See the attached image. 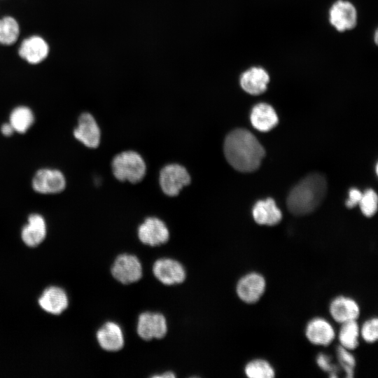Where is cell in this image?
Listing matches in <instances>:
<instances>
[{
    "instance_id": "obj_1",
    "label": "cell",
    "mask_w": 378,
    "mask_h": 378,
    "mask_svg": "<svg viewBox=\"0 0 378 378\" xmlns=\"http://www.w3.org/2000/svg\"><path fill=\"white\" fill-rule=\"evenodd\" d=\"M224 154L228 163L242 172L255 171L265 155L256 137L244 129L230 132L224 142Z\"/></svg>"
},
{
    "instance_id": "obj_2",
    "label": "cell",
    "mask_w": 378,
    "mask_h": 378,
    "mask_svg": "<svg viewBox=\"0 0 378 378\" xmlns=\"http://www.w3.org/2000/svg\"><path fill=\"white\" fill-rule=\"evenodd\" d=\"M326 189V181L321 174L307 176L290 190L286 201L288 210L297 216L311 213L322 202Z\"/></svg>"
},
{
    "instance_id": "obj_3",
    "label": "cell",
    "mask_w": 378,
    "mask_h": 378,
    "mask_svg": "<svg viewBox=\"0 0 378 378\" xmlns=\"http://www.w3.org/2000/svg\"><path fill=\"white\" fill-rule=\"evenodd\" d=\"M15 52L19 59L25 64L38 66L49 59L52 45L43 34L30 32L21 37L15 46Z\"/></svg>"
},
{
    "instance_id": "obj_4",
    "label": "cell",
    "mask_w": 378,
    "mask_h": 378,
    "mask_svg": "<svg viewBox=\"0 0 378 378\" xmlns=\"http://www.w3.org/2000/svg\"><path fill=\"white\" fill-rule=\"evenodd\" d=\"M111 165L113 175L118 180H127L132 183L141 181L146 170L142 157L132 150L118 154L113 158Z\"/></svg>"
},
{
    "instance_id": "obj_5",
    "label": "cell",
    "mask_w": 378,
    "mask_h": 378,
    "mask_svg": "<svg viewBox=\"0 0 378 378\" xmlns=\"http://www.w3.org/2000/svg\"><path fill=\"white\" fill-rule=\"evenodd\" d=\"M67 180L64 172L53 167H41L34 174L31 180L32 190L43 195H58L64 192Z\"/></svg>"
},
{
    "instance_id": "obj_6",
    "label": "cell",
    "mask_w": 378,
    "mask_h": 378,
    "mask_svg": "<svg viewBox=\"0 0 378 378\" xmlns=\"http://www.w3.org/2000/svg\"><path fill=\"white\" fill-rule=\"evenodd\" d=\"M190 177L185 167L178 164L164 166L160 174V184L164 194L173 197L190 183Z\"/></svg>"
},
{
    "instance_id": "obj_7",
    "label": "cell",
    "mask_w": 378,
    "mask_h": 378,
    "mask_svg": "<svg viewBox=\"0 0 378 378\" xmlns=\"http://www.w3.org/2000/svg\"><path fill=\"white\" fill-rule=\"evenodd\" d=\"M113 276L123 284L139 281L142 276V266L136 256L131 254L119 255L111 267Z\"/></svg>"
},
{
    "instance_id": "obj_8",
    "label": "cell",
    "mask_w": 378,
    "mask_h": 378,
    "mask_svg": "<svg viewBox=\"0 0 378 378\" xmlns=\"http://www.w3.org/2000/svg\"><path fill=\"white\" fill-rule=\"evenodd\" d=\"M74 137L85 147L96 148L101 139L99 127L94 116L88 112L81 113L77 119V125L73 130Z\"/></svg>"
},
{
    "instance_id": "obj_9",
    "label": "cell",
    "mask_w": 378,
    "mask_h": 378,
    "mask_svg": "<svg viewBox=\"0 0 378 378\" xmlns=\"http://www.w3.org/2000/svg\"><path fill=\"white\" fill-rule=\"evenodd\" d=\"M136 330L145 340L162 338L167 331L166 318L160 313L144 312L139 316Z\"/></svg>"
},
{
    "instance_id": "obj_10",
    "label": "cell",
    "mask_w": 378,
    "mask_h": 378,
    "mask_svg": "<svg viewBox=\"0 0 378 378\" xmlns=\"http://www.w3.org/2000/svg\"><path fill=\"white\" fill-rule=\"evenodd\" d=\"M330 23L340 32L354 29L357 24V11L349 1L338 0L329 10Z\"/></svg>"
},
{
    "instance_id": "obj_11",
    "label": "cell",
    "mask_w": 378,
    "mask_h": 378,
    "mask_svg": "<svg viewBox=\"0 0 378 378\" xmlns=\"http://www.w3.org/2000/svg\"><path fill=\"white\" fill-rule=\"evenodd\" d=\"M265 278L258 273L251 272L239 279L236 290L242 301L252 304L259 300L265 290Z\"/></svg>"
},
{
    "instance_id": "obj_12",
    "label": "cell",
    "mask_w": 378,
    "mask_h": 378,
    "mask_svg": "<svg viewBox=\"0 0 378 378\" xmlns=\"http://www.w3.org/2000/svg\"><path fill=\"white\" fill-rule=\"evenodd\" d=\"M138 237L143 244L155 246L167 242L169 233L163 221L158 218L149 217L139 225Z\"/></svg>"
},
{
    "instance_id": "obj_13",
    "label": "cell",
    "mask_w": 378,
    "mask_h": 378,
    "mask_svg": "<svg viewBox=\"0 0 378 378\" xmlns=\"http://www.w3.org/2000/svg\"><path fill=\"white\" fill-rule=\"evenodd\" d=\"M155 276L165 285L182 283L186 274L183 266L177 260L171 258H160L153 266Z\"/></svg>"
},
{
    "instance_id": "obj_14",
    "label": "cell",
    "mask_w": 378,
    "mask_h": 378,
    "mask_svg": "<svg viewBox=\"0 0 378 378\" xmlns=\"http://www.w3.org/2000/svg\"><path fill=\"white\" fill-rule=\"evenodd\" d=\"M22 34V27L17 16L10 13L0 14V47L14 48Z\"/></svg>"
},
{
    "instance_id": "obj_15",
    "label": "cell",
    "mask_w": 378,
    "mask_h": 378,
    "mask_svg": "<svg viewBox=\"0 0 378 378\" xmlns=\"http://www.w3.org/2000/svg\"><path fill=\"white\" fill-rule=\"evenodd\" d=\"M47 234L45 218L40 214L32 213L27 217V223L21 230L23 242L29 247H35L42 243Z\"/></svg>"
},
{
    "instance_id": "obj_16",
    "label": "cell",
    "mask_w": 378,
    "mask_h": 378,
    "mask_svg": "<svg viewBox=\"0 0 378 378\" xmlns=\"http://www.w3.org/2000/svg\"><path fill=\"white\" fill-rule=\"evenodd\" d=\"M269 82L268 73L261 67H251L245 71L240 77L241 88L252 95H258L265 92Z\"/></svg>"
},
{
    "instance_id": "obj_17",
    "label": "cell",
    "mask_w": 378,
    "mask_h": 378,
    "mask_svg": "<svg viewBox=\"0 0 378 378\" xmlns=\"http://www.w3.org/2000/svg\"><path fill=\"white\" fill-rule=\"evenodd\" d=\"M305 335L310 342L322 346L329 345L335 337L333 327L322 318L311 320L307 325Z\"/></svg>"
},
{
    "instance_id": "obj_18",
    "label": "cell",
    "mask_w": 378,
    "mask_h": 378,
    "mask_svg": "<svg viewBox=\"0 0 378 378\" xmlns=\"http://www.w3.org/2000/svg\"><path fill=\"white\" fill-rule=\"evenodd\" d=\"M97 339L100 346L108 351L120 350L124 345L121 328L114 322H106L97 331Z\"/></svg>"
},
{
    "instance_id": "obj_19",
    "label": "cell",
    "mask_w": 378,
    "mask_h": 378,
    "mask_svg": "<svg viewBox=\"0 0 378 378\" xmlns=\"http://www.w3.org/2000/svg\"><path fill=\"white\" fill-rule=\"evenodd\" d=\"M330 313L335 321L343 323L356 320L360 314V308L354 300L339 296L331 302Z\"/></svg>"
},
{
    "instance_id": "obj_20",
    "label": "cell",
    "mask_w": 378,
    "mask_h": 378,
    "mask_svg": "<svg viewBox=\"0 0 378 378\" xmlns=\"http://www.w3.org/2000/svg\"><path fill=\"white\" fill-rule=\"evenodd\" d=\"M38 304L46 312L58 315L67 308L69 300L63 289L51 286L43 291L38 299Z\"/></svg>"
},
{
    "instance_id": "obj_21",
    "label": "cell",
    "mask_w": 378,
    "mask_h": 378,
    "mask_svg": "<svg viewBox=\"0 0 378 378\" xmlns=\"http://www.w3.org/2000/svg\"><path fill=\"white\" fill-rule=\"evenodd\" d=\"M250 118L253 126L261 132L271 130L279 122L274 109L266 103L255 105L251 111Z\"/></svg>"
},
{
    "instance_id": "obj_22",
    "label": "cell",
    "mask_w": 378,
    "mask_h": 378,
    "mask_svg": "<svg viewBox=\"0 0 378 378\" xmlns=\"http://www.w3.org/2000/svg\"><path fill=\"white\" fill-rule=\"evenodd\" d=\"M253 217L260 225H274L282 218V214L272 198L260 200L254 205Z\"/></svg>"
},
{
    "instance_id": "obj_23",
    "label": "cell",
    "mask_w": 378,
    "mask_h": 378,
    "mask_svg": "<svg viewBox=\"0 0 378 378\" xmlns=\"http://www.w3.org/2000/svg\"><path fill=\"white\" fill-rule=\"evenodd\" d=\"M35 120L32 108L25 104H19L10 111L8 122L13 127L15 133L24 134L32 127Z\"/></svg>"
},
{
    "instance_id": "obj_24",
    "label": "cell",
    "mask_w": 378,
    "mask_h": 378,
    "mask_svg": "<svg viewBox=\"0 0 378 378\" xmlns=\"http://www.w3.org/2000/svg\"><path fill=\"white\" fill-rule=\"evenodd\" d=\"M339 332V340L342 347L353 350L358 346L360 329L356 321H351L342 323Z\"/></svg>"
},
{
    "instance_id": "obj_25",
    "label": "cell",
    "mask_w": 378,
    "mask_h": 378,
    "mask_svg": "<svg viewBox=\"0 0 378 378\" xmlns=\"http://www.w3.org/2000/svg\"><path fill=\"white\" fill-rule=\"evenodd\" d=\"M244 372L250 378H272L275 374L272 366L262 359L248 362L244 368Z\"/></svg>"
},
{
    "instance_id": "obj_26",
    "label": "cell",
    "mask_w": 378,
    "mask_h": 378,
    "mask_svg": "<svg viewBox=\"0 0 378 378\" xmlns=\"http://www.w3.org/2000/svg\"><path fill=\"white\" fill-rule=\"evenodd\" d=\"M362 213L367 217L374 215L377 210V195L372 189L367 190L362 194L358 203Z\"/></svg>"
},
{
    "instance_id": "obj_27",
    "label": "cell",
    "mask_w": 378,
    "mask_h": 378,
    "mask_svg": "<svg viewBox=\"0 0 378 378\" xmlns=\"http://www.w3.org/2000/svg\"><path fill=\"white\" fill-rule=\"evenodd\" d=\"M337 354L339 362L345 371L346 377L351 378L354 376V368L356 365V360L349 350L340 346L337 349Z\"/></svg>"
},
{
    "instance_id": "obj_28",
    "label": "cell",
    "mask_w": 378,
    "mask_h": 378,
    "mask_svg": "<svg viewBox=\"0 0 378 378\" xmlns=\"http://www.w3.org/2000/svg\"><path fill=\"white\" fill-rule=\"evenodd\" d=\"M360 333L363 339L369 343L374 342L378 338V320L373 318L366 321L361 329Z\"/></svg>"
},
{
    "instance_id": "obj_29",
    "label": "cell",
    "mask_w": 378,
    "mask_h": 378,
    "mask_svg": "<svg viewBox=\"0 0 378 378\" xmlns=\"http://www.w3.org/2000/svg\"><path fill=\"white\" fill-rule=\"evenodd\" d=\"M316 363L321 369L326 372H330L332 377H336L335 373L338 368L331 364L330 358L328 355L324 354H318L316 358Z\"/></svg>"
},
{
    "instance_id": "obj_30",
    "label": "cell",
    "mask_w": 378,
    "mask_h": 378,
    "mask_svg": "<svg viewBox=\"0 0 378 378\" xmlns=\"http://www.w3.org/2000/svg\"><path fill=\"white\" fill-rule=\"evenodd\" d=\"M362 192L356 188H352L349 191V197L346 202V206L351 209L358 204L362 197Z\"/></svg>"
},
{
    "instance_id": "obj_31",
    "label": "cell",
    "mask_w": 378,
    "mask_h": 378,
    "mask_svg": "<svg viewBox=\"0 0 378 378\" xmlns=\"http://www.w3.org/2000/svg\"><path fill=\"white\" fill-rule=\"evenodd\" d=\"M0 132L5 137H10L15 134V131L8 122H4L0 126Z\"/></svg>"
},
{
    "instance_id": "obj_32",
    "label": "cell",
    "mask_w": 378,
    "mask_h": 378,
    "mask_svg": "<svg viewBox=\"0 0 378 378\" xmlns=\"http://www.w3.org/2000/svg\"><path fill=\"white\" fill-rule=\"evenodd\" d=\"M154 377H174L175 374L173 372H167L162 374L153 376Z\"/></svg>"
},
{
    "instance_id": "obj_33",
    "label": "cell",
    "mask_w": 378,
    "mask_h": 378,
    "mask_svg": "<svg viewBox=\"0 0 378 378\" xmlns=\"http://www.w3.org/2000/svg\"><path fill=\"white\" fill-rule=\"evenodd\" d=\"M374 39V43L376 44H377V42H378V31H377V30L375 31Z\"/></svg>"
},
{
    "instance_id": "obj_34",
    "label": "cell",
    "mask_w": 378,
    "mask_h": 378,
    "mask_svg": "<svg viewBox=\"0 0 378 378\" xmlns=\"http://www.w3.org/2000/svg\"><path fill=\"white\" fill-rule=\"evenodd\" d=\"M8 0H0V2H6V1H8Z\"/></svg>"
}]
</instances>
